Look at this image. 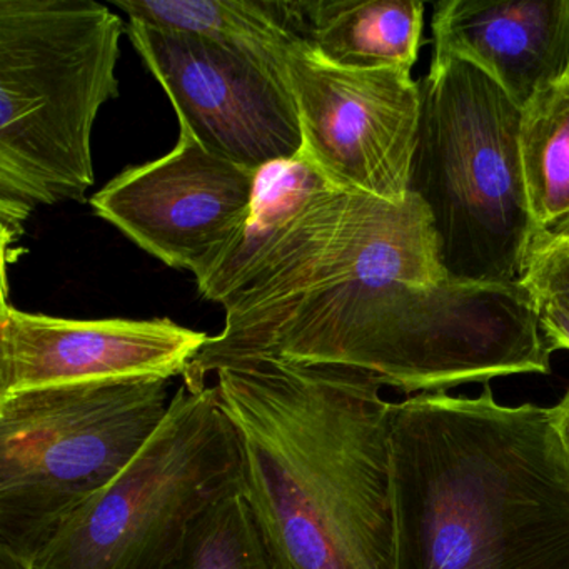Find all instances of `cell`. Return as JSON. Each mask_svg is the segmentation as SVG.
Returning a JSON list of instances; mask_svg holds the SVG:
<instances>
[{
  "label": "cell",
  "mask_w": 569,
  "mask_h": 569,
  "mask_svg": "<svg viewBox=\"0 0 569 569\" xmlns=\"http://www.w3.org/2000/svg\"><path fill=\"white\" fill-rule=\"evenodd\" d=\"M302 44L345 69H406L418 61L425 4L418 0H302Z\"/></svg>",
  "instance_id": "4fadbf2b"
},
{
  "label": "cell",
  "mask_w": 569,
  "mask_h": 569,
  "mask_svg": "<svg viewBox=\"0 0 569 569\" xmlns=\"http://www.w3.org/2000/svg\"><path fill=\"white\" fill-rule=\"evenodd\" d=\"M0 569H32V566L12 552L0 549Z\"/></svg>",
  "instance_id": "ffe728a7"
},
{
  "label": "cell",
  "mask_w": 569,
  "mask_h": 569,
  "mask_svg": "<svg viewBox=\"0 0 569 569\" xmlns=\"http://www.w3.org/2000/svg\"><path fill=\"white\" fill-rule=\"evenodd\" d=\"M128 26L96 0H0V224L4 249L38 206L84 201L92 129L121 96Z\"/></svg>",
  "instance_id": "277c9868"
},
{
  "label": "cell",
  "mask_w": 569,
  "mask_h": 569,
  "mask_svg": "<svg viewBox=\"0 0 569 569\" xmlns=\"http://www.w3.org/2000/svg\"><path fill=\"white\" fill-rule=\"evenodd\" d=\"M259 176L181 129L169 154L126 169L92 196L91 206L169 268L192 272L201 289L241 242Z\"/></svg>",
  "instance_id": "30bf717a"
},
{
  "label": "cell",
  "mask_w": 569,
  "mask_h": 569,
  "mask_svg": "<svg viewBox=\"0 0 569 569\" xmlns=\"http://www.w3.org/2000/svg\"><path fill=\"white\" fill-rule=\"evenodd\" d=\"M522 282L535 295L549 296L569 305V249L546 232H539Z\"/></svg>",
  "instance_id": "e0dca14e"
},
{
  "label": "cell",
  "mask_w": 569,
  "mask_h": 569,
  "mask_svg": "<svg viewBox=\"0 0 569 569\" xmlns=\"http://www.w3.org/2000/svg\"><path fill=\"white\" fill-rule=\"evenodd\" d=\"M566 76H569V71H568V74H566Z\"/></svg>",
  "instance_id": "7402d4cb"
},
{
  "label": "cell",
  "mask_w": 569,
  "mask_h": 569,
  "mask_svg": "<svg viewBox=\"0 0 569 569\" xmlns=\"http://www.w3.org/2000/svg\"><path fill=\"white\" fill-rule=\"evenodd\" d=\"M129 21L214 39L284 61L302 44L301 4L291 0H116Z\"/></svg>",
  "instance_id": "5bb4252c"
},
{
  "label": "cell",
  "mask_w": 569,
  "mask_h": 569,
  "mask_svg": "<svg viewBox=\"0 0 569 569\" xmlns=\"http://www.w3.org/2000/svg\"><path fill=\"white\" fill-rule=\"evenodd\" d=\"M549 238L555 241L561 242L562 246L569 249V221L562 222V224L556 226L551 231H545Z\"/></svg>",
  "instance_id": "44dd1931"
},
{
  "label": "cell",
  "mask_w": 569,
  "mask_h": 569,
  "mask_svg": "<svg viewBox=\"0 0 569 569\" xmlns=\"http://www.w3.org/2000/svg\"><path fill=\"white\" fill-rule=\"evenodd\" d=\"M199 292L226 318L182 376L192 391L252 359L358 369L408 395L551 371L525 282L456 278L421 199L329 188L301 158L261 172L241 242Z\"/></svg>",
  "instance_id": "6da1fadb"
},
{
  "label": "cell",
  "mask_w": 569,
  "mask_h": 569,
  "mask_svg": "<svg viewBox=\"0 0 569 569\" xmlns=\"http://www.w3.org/2000/svg\"><path fill=\"white\" fill-rule=\"evenodd\" d=\"M409 192L431 214L442 264L466 281L518 284L539 236L522 172L521 108L475 66L432 54Z\"/></svg>",
  "instance_id": "5b68a950"
},
{
  "label": "cell",
  "mask_w": 569,
  "mask_h": 569,
  "mask_svg": "<svg viewBox=\"0 0 569 569\" xmlns=\"http://www.w3.org/2000/svg\"><path fill=\"white\" fill-rule=\"evenodd\" d=\"M548 419L551 428L555 429L559 442L569 456V388L558 405L548 408Z\"/></svg>",
  "instance_id": "d6986e66"
},
{
  "label": "cell",
  "mask_w": 569,
  "mask_h": 569,
  "mask_svg": "<svg viewBox=\"0 0 569 569\" xmlns=\"http://www.w3.org/2000/svg\"><path fill=\"white\" fill-rule=\"evenodd\" d=\"M535 295V292H532ZM542 329L552 351H569V305L545 295H535Z\"/></svg>",
  "instance_id": "ac0fdd59"
},
{
  "label": "cell",
  "mask_w": 569,
  "mask_h": 569,
  "mask_svg": "<svg viewBox=\"0 0 569 569\" xmlns=\"http://www.w3.org/2000/svg\"><path fill=\"white\" fill-rule=\"evenodd\" d=\"M396 569H569V456L548 408L422 392L391 408Z\"/></svg>",
  "instance_id": "3957f363"
},
{
  "label": "cell",
  "mask_w": 569,
  "mask_h": 569,
  "mask_svg": "<svg viewBox=\"0 0 569 569\" xmlns=\"http://www.w3.org/2000/svg\"><path fill=\"white\" fill-rule=\"evenodd\" d=\"M431 28L432 54L475 66L521 109L569 71V0H445Z\"/></svg>",
  "instance_id": "7c38bea8"
},
{
  "label": "cell",
  "mask_w": 569,
  "mask_h": 569,
  "mask_svg": "<svg viewBox=\"0 0 569 569\" xmlns=\"http://www.w3.org/2000/svg\"><path fill=\"white\" fill-rule=\"evenodd\" d=\"M241 489V439L216 386L181 385L138 458L59 526L32 569H168L198 519Z\"/></svg>",
  "instance_id": "52a82bcc"
},
{
  "label": "cell",
  "mask_w": 569,
  "mask_h": 569,
  "mask_svg": "<svg viewBox=\"0 0 569 569\" xmlns=\"http://www.w3.org/2000/svg\"><path fill=\"white\" fill-rule=\"evenodd\" d=\"M128 36L182 131L212 154L256 172L298 158L302 132L284 61L138 21Z\"/></svg>",
  "instance_id": "ba28073f"
},
{
  "label": "cell",
  "mask_w": 569,
  "mask_h": 569,
  "mask_svg": "<svg viewBox=\"0 0 569 569\" xmlns=\"http://www.w3.org/2000/svg\"><path fill=\"white\" fill-rule=\"evenodd\" d=\"M522 172L539 232L569 221V76L521 109Z\"/></svg>",
  "instance_id": "9a60e30c"
},
{
  "label": "cell",
  "mask_w": 569,
  "mask_h": 569,
  "mask_svg": "<svg viewBox=\"0 0 569 569\" xmlns=\"http://www.w3.org/2000/svg\"><path fill=\"white\" fill-rule=\"evenodd\" d=\"M206 332L171 319L52 318L2 302L0 399L38 389L184 376Z\"/></svg>",
  "instance_id": "8fae6325"
},
{
  "label": "cell",
  "mask_w": 569,
  "mask_h": 569,
  "mask_svg": "<svg viewBox=\"0 0 569 569\" xmlns=\"http://www.w3.org/2000/svg\"><path fill=\"white\" fill-rule=\"evenodd\" d=\"M302 132L299 158L339 191L389 202L409 196L421 91L406 69H345L308 46L284 59Z\"/></svg>",
  "instance_id": "9c48e42d"
},
{
  "label": "cell",
  "mask_w": 569,
  "mask_h": 569,
  "mask_svg": "<svg viewBox=\"0 0 569 569\" xmlns=\"http://www.w3.org/2000/svg\"><path fill=\"white\" fill-rule=\"evenodd\" d=\"M168 569H274L242 492L221 499L198 519Z\"/></svg>",
  "instance_id": "2e32d148"
},
{
  "label": "cell",
  "mask_w": 569,
  "mask_h": 569,
  "mask_svg": "<svg viewBox=\"0 0 569 569\" xmlns=\"http://www.w3.org/2000/svg\"><path fill=\"white\" fill-rule=\"evenodd\" d=\"M242 498L274 569H396L391 408L342 366L252 359L216 372Z\"/></svg>",
  "instance_id": "7a4b0ae2"
},
{
  "label": "cell",
  "mask_w": 569,
  "mask_h": 569,
  "mask_svg": "<svg viewBox=\"0 0 569 569\" xmlns=\"http://www.w3.org/2000/svg\"><path fill=\"white\" fill-rule=\"evenodd\" d=\"M171 381L92 382L0 399V549L34 561L146 448Z\"/></svg>",
  "instance_id": "8992f818"
}]
</instances>
